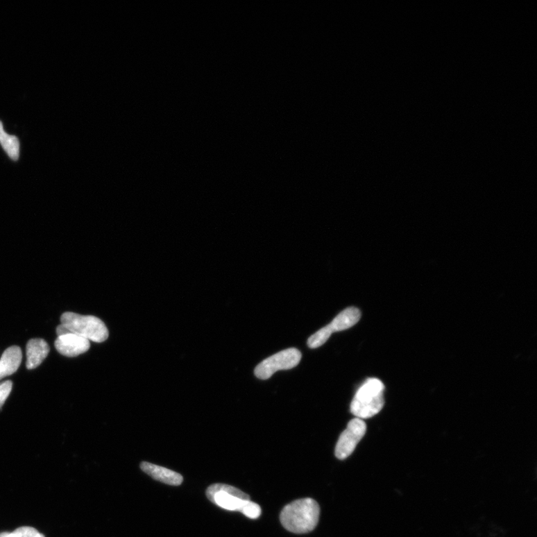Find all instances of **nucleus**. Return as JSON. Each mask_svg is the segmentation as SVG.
Here are the masks:
<instances>
[{
  "instance_id": "1",
  "label": "nucleus",
  "mask_w": 537,
  "mask_h": 537,
  "mask_svg": "<svg viewBox=\"0 0 537 537\" xmlns=\"http://www.w3.org/2000/svg\"><path fill=\"white\" fill-rule=\"evenodd\" d=\"M321 507L315 500L307 498L296 500L284 507L280 520L284 528L294 534L314 531L319 522Z\"/></svg>"
},
{
  "instance_id": "2",
  "label": "nucleus",
  "mask_w": 537,
  "mask_h": 537,
  "mask_svg": "<svg viewBox=\"0 0 537 537\" xmlns=\"http://www.w3.org/2000/svg\"><path fill=\"white\" fill-rule=\"evenodd\" d=\"M383 382L375 377L367 380L357 390L351 404V413L358 419H369L379 414L384 405Z\"/></svg>"
},
{
  "instance_id": "3",
  "label": "nucleus",
  "mask_w": 537,
  "mask_h": 537,
  "mask_svg": "<svg viewBox=\"0 0 537 537\" xmlns=\"http://www.w3.org/2000/svg\"><path fill=\"white\" fill-rule=\"evenodd\" d=\"M61 322L69 333L80 336L89 341L103 343L109 336L105 324L94 316L66 312L62 314Z\"/></svg>"
},
{
  "instance_id": "4",
  "label": "nucleus",
  "mask_w": 537,
  "mask_h": 537,
  "mask_svg": "<svg viewBox=\"0 0 537 537\" xmlns=\"http://www.w3.org/2000/svg\"><path fill=\"white\" fill-rule=\"evenodd\" d=\"M205 494L208 500L230 511H241L246 502L250 500V495L235 486L224 484L208 486Z\"/></svg>"
},
{
  "instance_id": "5",
  "label": "nucleus",
  "mask_w": 537,
  "mask_h": 537,
  "mask_svg": "<svg viewBox=\"0 0 537 537\" xmlns=\"http://www.w3.org/2000/svg\"><path fill=\"white\" fill-rule=\"evenodd\" d=\"M301 358L300 351L291 348L266 358L256 366L255 375L259 380H266L277 371L293 369L300 364Z\"/></svg>"
},
{
  "instance_id": "6",
  "label": "nucleus",
  "mask_w": 537,
  "mask_h": 537,
  "mask_svg": "<svg viewBox=\"0 0 537 537\" xmlns=\"http://www.w3.org/2000/svg\"><path fill=\"white\" fill-rule=\"evenodd\" d=\"M366 432V425L363 420L358 418L352 420L337 441L335 449L337 459L344 460L350 457L362 440Z\"/></svg>"
},
{
  "instance_id": "7",
  "label": "nucleus",
  "mask_w": 537,
  "mask_h": 537,
  "mask_svg": "<svg viewBox=\"0 0 537 537\" xmlns=\"http://www.w3.org/2000/svg\"><path fill=\"white\" fill-rule=\"evenodd\" d=\"M57 351L66 357H74L85 353L91 343L80 336L72 333L58 336L55 341Z\"/></svg>"
},
{
  "instance_id": "8",
  "label": "nucleus",
  "mask_w": 537,
  "mask_h": 537,
  "mask_svg": "<svg viewBox=\"0 0 537 537\" xmlns=\"http://www.w3.org/2000/svg\"><path fill=\"white\" fill-rule=\"evenodd\" d=\"M361 313L358 308L350 307L346 308L341 314H338L333 321L324 327L325 331L330 336L333 332H339L349 330L361 320Z\"/></svg>"
},
{
  "instance_id": "9",
  "label": "nucleus",
  "mask_w": 537,
  "mask_h": 537,
  "mask_svg": "<svg viewBox=\"0 0 537 537\" xmlns=\"http://www.w3.org/2000/svg\"><path fill=\"white\" fill-rule=\"evenodd\" d=\"M142 470L153 479L171 486H179L183 482L182 475L151 463L142 462Z\"/></svg>"
},
{
  "instance_id": "10",
  "label": "nucleus",
  "mask_w": 537,
  "mask_h": 537,
  "mask_svg": "<svg viewBox=\"0 0 537 537\" xmlns=\"http://www.w3.org/2000/svg\"><path fill=\"white\" fill-rule=\"evenodd\" d=\"M49 352V346L43 339L30 340L26 345V368L28 370L35 369L45 360Z\"/></svg>"
},
{
  "instance_id": "11",
  "label": "nucleus",
  "mask_w": 537,
  "mask_h": 537,
  "mask_svg": "<svg viewBox=\"0 0 537 537\" xmlns=\"http://www.w3.org/2000/svg\"><path fill=\"white\" fill-rule=\"evenodd\" d=\"M22 361L21 348L14 346L8 348L0 359V380L15 373Z\"/></svg>"
},
{
  "instance_id": "12",
  "label": "nucleus",
  "mask_w": 537,
  "mask_h": 537,
  "mask_svg": "<svg viewBox=\"0 0 537 537\" xmlns=\"http://www.w3.org/2000/svg\"><path fill=\"white\" fill-rule=\"evenodd\" d=\"M0 144L3 146L8 157L13 161H17L19 157V142L15 135L7 134L0 121Z\"/></svg>"
},
{
  "instance_id": "13",
  "label": "nucleus",
  "mask_w": 537,
  "mask_h": 537,
  "mask_svg": "<svg viewBox=\"0 0 537 537\" xmlns=\"http://www.w3.org/2000/svg\"><path fill=\"white\" fill-rule=\"evenodd\" d=\"M240 512L248 517V518L256 520L259 518L262 514V509L259 505L250 500L246 502Z\"/></svg>"
},
{
  "instance_id": "14",
  "label": "nucleus",
  "mask_w": 537,
  "mask_h": 537,
  "mask_svg": "<svg viewBox=\"0 0 537 537\" xmlns=\"http://www.w3.org/2000/svg\"><path fill=\"white\" fill-rule=\"evenodd\" d=\"M13 383L12 381H6L0 384V409L3 406L8 395L12 390Z\"/></svg>"
},
{
  "instance_id": "15",
  "label": "nucleus",
  "mask_w": 537,
  "mask_h": 537,
  "mask_svg": "<svg viewBox=\"0 0 537 537\" xmlns=\"http://www.w3.org/2000/svg\"><path fill=\"white\" fill-rule=\"evenodd\" d=\"M19 537H35L39 532L32 527H22L14 531Z\"/></svg>"
},
{
  "instance_id": "16",
  "label": "nucleus",
  "mask_w": 537,
  "mask_h": 537,
  "mask_svg": "<svg viewBox=\"0 0 537 537\" xmlns=\"http://www.w3.org/2000/svg\"><path fill=\"white\" fill-rule=\"evenodd\" d=\"M0 537H19L16 534L13 533H2L0 534Z\"/></svg>"
},
{
  "instance_id": "17",
  "label": "nucleus",
  "mask_w": 537,
  "mask_h": 537,
  "mask_svg": "<svg viewBox=\"0 0 537 537\" xmlns=\"http://www.w3.org/2000/svg\"><path fill=\"white\" fill-rule=\"evenodd\" d=\"M35 537H45V536L44 534L39 533Z\"/></svg>"
}]
</instances>
